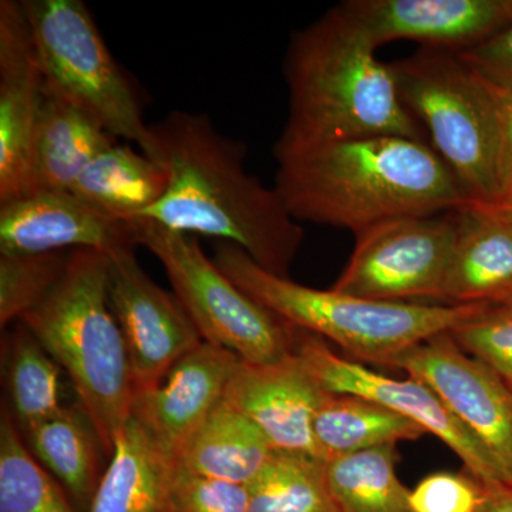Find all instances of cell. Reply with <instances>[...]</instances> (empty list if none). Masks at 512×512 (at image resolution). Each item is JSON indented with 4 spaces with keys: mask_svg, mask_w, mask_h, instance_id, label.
<instances>
[{
    "mask_svg": "<svg viewBox=\"0 0 512 512\" xmlns=\"http://www.w3.org/2000/svg\"><path fill=\"white\" fill-rule=\"evenodd\" d=\"M151 131L167 190L133 220L229 242L266 271L288 278L305 232L275 187L248 173L245 143L220 133L207 114L188 111H171Z\"/></svg>",
    "mask_w": 512,
    "mask_h": 512,
    "instance_id": "obj_1",
    "label": "cell"
},
{
    "mask_svg": "<svg viewBox=\"0 0 512 512\" xmlns=\"http://www.w3.org/2000/svg\"><path fill=\"white\" fill-rule=\"evenodd\" d=\"M275 190L298 222L350 229L431 217L471 201L426 141L375 136L274 151Z\"/></svg>",
    "mask_w": 512,
    "mask_h": 512,
    "instance_id": "obj_2",
    "label": "cell"
},
{
    "mask_svg": "<svg viewBox=\"0 0 512 512\" xmlns=\"http://www.w3.org/2000/svg\"><path fill=\"white\" fill-rule=\"evenodd\" d=\"M376 49L339 5L296 30L284 64L288 120L274 151L375 136L426 141Z\"/></svg>",
    "mask_w": 512,
    "mask_h": 512,
    "instance_id": "obj_3",
    "label": "cell"
},
{
    "mask_svg": "<svg viewBox=\"0 0 512 512\" xmlns=\"http://www.w3.org/2000/svg\"><path fill=\"white\" fill-rule=\"evenodd\" d=\"M109 265L104 252L74 249L62 279L19 320L69 376L107 457L134 400L126 342L110 305Z\"/></svg>",
    "mask_w": 512,
    "mask_h": 512,
    "instance_id": "obj_4",
    "label": "cell"
},
{
    "mask_svg": "<svg viewBox=\"0 0 512 512\" xmlns=\"http://www.w3.org/2000/svg\"><path fill=\"white\" fill-rule=\"evenodd\" d=\"M214 262L238 288L292 328L336 343L357 360L386 366L393 357L451 332L484 305L386 302L309 288L271 274L237 245L218 242Z\"/></svg>",
    "mask_w": 512,
    "mask_h": 512,
    "instance_id": "obj_5",
    "label": "cell"
},
{
    "mask_svg": "<svg viewBox=\"0 0 512 512\" xmlns=\"http://www.w3.org/2000/svg\"><path fill=\"white\" fill-rule=\"evenodd\" d=\"M49 96L89 114L111 136L157 161L151 126L133 84L82 0H22ZM158 163V161H157Z\"/></svg>",
    "mask_w": 512,
    "mask_h": 512,
    "instance_id": "obj_6",
    "label": "cell"
},
{
    "mask_svg": "<svg viewBox=\"0 0 512 512\" xmlns=\"http://www.w3.org/2000/svg\"><path fill=\"white\" fill-rule=\"evenodd\" d=\"M390 66L404 106L468 198L497 201V140L483 77L458 53L424 47Z\"/></svg>",
    "mask_w": 512,
    "mask_h": 512,
    "instance_id": "obj_7",
    "label": "cell"
},
{
    "mask_svg": "<svg viewBox=\"0 0 512 512\" xmlns=\"http://www.w3.org/2000/svg\"><path fill=\"white\" fill-rule=\"evenodd\" d=\"M131 221L137 227L138 245L164 266L175 298L204 342L227 349L251 365H268L292 355L296 328L238 288L205 255L197 238L153 222Z\"/></svg>",
    "mask_w": 512,
    "mask_h": 512,
    "instance_id": "obj_8",
    "label": "cell"
},
{
    "mask_svg": "<svg viewBox=\"0 0 512 512\" xmlns=\"http://www.w3.org/2000/svg\"><path fill=\"white\" fill-rule=\"evenodd\" d=\"M454 234V210L366 229L355 235V251L332 289L373 301L443 302Z\"/></svg>",
    "mask_w": 512,
    "mask_h": 512,
    "instance_id": "obj_9",
    "label": "cell"
},
{
    "mask_svg": "<svg viewBox=\"0 0 512 512\" xmlns=\"http://www.w3.org/2000/svg\"><path fill=\"white\" fill-rule=\"evenodd\" d=\"M430 387L497 464L512 487V389L440 333L387 362Z\"/></svg>",
    "mask_w": 512,
    "mask_h": 512,
    "instance_id": "obj_10",
    "label": "cell"
},
{
    "mask_svg": "<svg viewBox=\"0 0 512 512\" xmlns=\"http://www.w3.org/2000/svg\"><path fill=\"white\" fill-rule=\"evenodd\" d=\"M293 352L326 392L363 397L402 414L426 433L439 437L478 481L490 488L507 485L490 454L427 384L412 376L399 380L372 372L360 363L336 355L325 340L301 329H296Z\"/></svg>",
    "mask_w": 512,
    "mask_h": 512,
    "instance_id": "obj_11",
    "label": "cell"
},
{
    "mask_svg": "<svg viewBox=\"0 0 512 512\" xmlns=\"http://www.w3.org/2000/svg\"><path fill=\"white\" fill-rule=\"evenodd\" d=\"M134 251L109 255V296L137 394L163 383L175 363L204 340L175 295L147 275Z\"/></svg>",
    "mask_w": 512,
    "mask_h": 512,
    "instance_id": "obj_12",
    "label": "cell"
},
{
    "mask_svg": "<svg viewBox=\"0 0 512 512\" xmlns=\"http://www.w3.org/2000/svg\"><path fill=\"white\" fill-rule=\"evenodd\" d=\"M339 6L376 47L412 40L461 53L512 23V0H348Z\"/></svg>",
    "mask_w": 512,
    "mask_h": 512,
    "instance_id": "obj_13",
    "label": "cell"
},
{
    "mask_svg": "<svg viewBox=\"0 0 512 512\" xmlns=\"http://www.w3.org/2000/svg\"><path fill=\"white\" fill-rule=\"evenodd\" d=\"M45 80L22 2H0V204L28 191Z\"/></svg>",
    "mask_w": 512,
    "mask_h": 512,
    "instance_id": "obj_14",
    "label": "cell"
},
{
    "mask_svg": "<svg viewBox=\"0 0 512 512\" xmlns=\"http://www.w3.org/2000/svg\"><path fill=\"white\" fill-rule=\"evenodd\" d=\"M138 247L134 221L103 214L70 191H33L0 204V254Z\"/></svg>",
    "mask_w": 512,
    "mask_h": 512,
    "instance_id": "obj_15",
    "label": "cell"
},
{
    "mask_svg": "<svg viewBox=\"0 0 512 512\" xmlns=\"http://www.w3.org/2000/svg\"><path fill=\"white\" fill-rule=\"evenodd\" d=\"M328 396L293 352L268 365L241 362L224 402L248 417L274 450L322 458L313 436V420Z\"/></svg>",
    "mask_w": 512,
    "mask_h": 512,
    "instance_id": "obj_16",
    "label": "cell"
},
{
    "mask_svg": "<svg viewBox=\"0 0 512 512\" xmlns=\"http://www.w3.org/2000/svg\"><path fill=\"white\" fill-rule=\"evenodd\" d=\"M242 360L201 342L175 363L163 383L134 394V417L177 460L205 420L224 400Z\"/></svg>",
    "mask_w": 512,
    "mask_h": 512,
    "instance_id": "obj_17",
    "label": "cell"
},
{
    "mask_svg": "<svg viewBox=\"0 0 512 512\" xmlns=\"http://www.w3.org/2000/svg\"><path fill=\"white\" fill-rule=\"evenodd\" d=\"M456 234L443 302L481 305L512 299V222L494 202L468 201L454 210Z\"/></svg>",
    "mask_w": 512,
    "mask_h": 512,
    "instance_id": "obj_18",
    "label": "cell"
},
{
    "mask_svg": "<svg viewBox=\"0 0 512 512\" xmlns=\"http://www.w3.org/2000/svg\"><path fill=\"white\" fill-rule=\"evenodd\" d=\"M177 460L134 417L117 434L89 512H173Z\"/></svg>",
    "mask_w": 512,
    "mask_h": 512,
    "instance_id": "obj_19",
    "label": "cell"
},
{
    "mask_svg": "<svg viewBox=\"0 0 512 512\" xmlns=\"http://www.w3.org/2000/svg\"><path fill=\"white\" fill-rule=\"evenodd\" d=\"M89 114L46 94L30 157L28 191H69L94 158L116 143Z\"/></svg>",
    "mask_w": 512,
    "mask_h": 512,
    "instance_id": "obj_20",
    "label": "cell"
},
{
    "mask_svg": "<svg viewBox=\"0 0 512 512\" xmlns=\"http://www.w3.org/2000/svg\"><path fill=\"white\" fill-rule=\"evenodd\" d=\"M167 183L163 165L116 141L94 158L69 191L109 217L130 221L160 201Z\"/></svg>",
    "mask_w": 512,
    "mask_h": 512,
    "instance_id": "obj_21",
    "label": "cell"
},
{
    "mask_svg": "<svg viewBox=\"0 0 512 512\" xmlns=\"http://www.w3.org/2000/svg\"><path fill=\"white\" fill-rule=\"evenodd\" d=\"M29 450L63 485L80 510L89 512L100 474L99 436L82 404L64 406L52 419L23 434Z\"/></svg>",
    "mask_w": 512,
    "mask_h": 512,
    "instance_id": "obj_22",
    "label": "cell"
},
{
    "mask_svg": "<svg viewBox=\"0 0 512 512\" xmlns=\"http://www.w3.org/2000/svg\"><path fill=\"white\" fill-rule=\"evenodd\" d=\"M274 451L248 417L222 400L188 441L177 464L190 473L247 485Z\"/></svg>",
    "mask_w": 512,
    "mask_h": 512,
    "instance_id": "obj_23",
    "label": "cell"
},
{
    "mask_svg": "<svg viewBox=\"0 0 512 512\" xmlns=\"http://www.w3.org/2000/svg\"><path fill=\"white\" fill-rule=\"evenodd\" d=\"M426 430L382 404L352 394H332L320 404L313 436L323 460L369 448L419 440Z\"/></svg>",
    "mask_w": 512,
    "mask_h": 512,
    "instance_id": "obj_24",
    "label": "cell"
},
{
    "mask_svg": "<svg viewBox=\"0 0 512 512\" xmlns=\"http://www.w3.org/2000/svg\"><path fill=\"white\" fill-rule=\"evenodd\" d=\"M6 386L9 409L20 433L62 412V367L22 322L6 340Z\"/></svg>",
    "mask_w": 512,
    "mask_h": 512,
    "instance_id": "obj_25",
    "label": "cell"
},
{
    "mask_svg": "<svg viewBox=\"0 0 512 512\" xmlns=\"http://www.w3.org/2000/svg\"><path fill=\"white\" fill-rule=\"evenodd\" d=\"M396 461V446L329 458L326 477L339 512H413Z\"/></svg>",
    "mask_w": 512,
    "mask_h": 512,
    "instance_id": "obj_26",
    "label": "cell"
},
{
    "mask_svg": "<svg viewBox=\"0 0 512 512\" xmlns=\"http://www.w3.org/2000/svg\"><path fill=\"white\" fill-rule=\"evenodd\" d=\"M247 488L248 512H339L326 460L311 454L275 450Z\"/></svg>",
    "mask_w": 512,
    "mask_h": 512,
    "instance_id": "obj_27",
    "label": "cell"
},
{
    "mask_svg": "<svg viewBox=\"0 0 512 512\" xmlns=\"http://www.w3.org/2000/svg\"><path fill=\"white\" fill-rule=\"evenodd\" d=\"M0 512H79L29 450L9 406L0 417Z\"/></svg>",
    "mask_w": 512,
    "mask_h": 512,
    "instance_id": "obj_28",
    "label": "cell"
},
{
    "mask_svg": "<svg viewBox=\"0 0 512 512\" xmlns=\"http://www.w3.org/2000/svg\"><path fill=\"white\" fill-rule=\"evenodd\" d=\"M70 252L0 254L2 329L19 322L49 295L66 271Z\"/></svg>",
    "mask_w": 512,
    "mask_h": 512,
    "instance_id": "obj_29",
    "label": "cell"
},
{
    "mask_svg": "<svg viewBox=\"0 0 512 512\" xmlns=\"http://www.w3.org/2000/svg\"><path fill=\"white\" fill-rule=\"evenodd\" d=\"M450 335L464 352L490 367L512 389V299L487 303Z\"/></svg>",
    "mask_w": 512,
    "mask_h": 512,
    "instance_id": "obj_30",
    "label": "cell"
},
{
    "mask_svg": "<svg viewBox=\"0 0 512 512\" xmlns=\"http://www.w3.org/2000/svg\"><path fill=\"white\" fill-rule=\"evenodd\" d=\"M247 485L190 473L177 464L171 487L173 512H248Z\"/></svg>",
    "mask_w": 512,
    "mask_h": 512,
    "instance_id": "obj_31",
    "label": "cell"
},
{
    "mask_svg": "<svg viewBox=\"0 0 512 512\" xmlns=\"http://www.w3.org/2000/svg\"><path fill=\"white\" fill-rule=\"evenodd\" d=\"M490 487L468 474H430L410 491L413 512H480Z\"/></svg>",
    "mask_w": 512,
    "mask_h": 512,
    "instance_id": "obj_32",
    "label": "cell"
},
{
    "mask_svg": "<svg viewBox=\"0 0 512 512\" xmlns=\"http://www.w3.org/2000/svg\"><path fill=\"white\" fill-rule=\"evenodd\" d=\"M458 55L487 82L512 89V23Z\"/></svg>",
    "mask_w": 512,
    "mask_h": 512,
    "instance_id": "obj_33",
    "label": "cell"
},
{
    "mask_svg": "<svg viewBox=\"0 0 512 512\" xmlns=\"http://www.w3.org/2000/svg\"><path fill=\"white\" fill-rule=\"evenodd\" d=\"M497 140L498 200L512 187V89L487 82ZM497 200V201H498Z\"/></svg>",
    "mask_w": 512,
    "mask_h": 512,
    "instance_id": "obj_34",
    "label": "cell"
},
{
    "mask_svg": "<svg viewBox=\"0 0 512 512\" xmlns=\"http://www.w3.org/2000/svg\"><path fill=\"white\" fill-rule=\"evenodd\" d=\"M480 512H512V487L490 488V495Z\"/></svg>",
    "mask_w": 512,
    "mask_h": 512,
    "instance_id": "obj_35",
    "label": "cell"
},
{
    "mask_svg": "<svg viewBox=\"0 0 512 512\" xmlns=\"http://www.w3.org/2000/svg\"><path fill=\"white\" fill-rule=\"evenodd\" d=\"M495 205H497L498 208H500V211L503 212L505 217L508 218L512 222V187L510 190L505 192L503 197L500 198V200L494 202Z\"/></svg>",
    "mask_w": 512,
    "mask_h": 512,
    "instance_id": "obj_36",
    "label": "cell"
}]
</instances>
